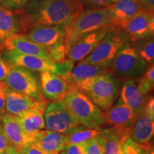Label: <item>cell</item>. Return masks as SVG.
I'll return each mask as SVG.
<instances>
[{
  "instance_id": "obj_1",
  "label": "cell",
  "mask_w": 154,
  "mask_h": 154,
  "mask_svg": "<svg viewBox=\"0 0 154 154\" xmlns=\"http://www.w3.org/2000/svg\"><path fill=\"white\" fill-rule=\"evenodd\" d=\"M84 9L79 0H30L21 9V34L40 26L67 27Z\"/></svg>"
},
{
  "instance_id": "obj_2",
  "label": "cell",
  "mask_w": 154,
  "mask_h": 154,
  "mask_svg": "<svg viewBox=\"0 0 154 154\" xmlns=\"http://www.w3.org/2000/svg\"><path fill=\"white\" fill-rule=\"evenodd\" d=\"M122 82L112 72H109L78 83L74 88L87 96L101 111H106L117 100Z\"/></svg>"
},
{
  "instance_id": "obj_3",
  "label": "cell",
  "mask_w": 154,
  "mask_h": 154,
  "mask_svg": "<svg viewBox=\"0 0 154 154\" xmlns=\"http://www.w3.org/2000/svg\"><path fill=\"white\" fill-rule=\"evenodd\" d=\"M59 101L80 126L94 128L103 125V111L76 88L70 90Z\"/></svg>"
},
{
  "instance_id": "obj_4",
  "label": "cell",
  "mask_w": 154,
  "mask_h": 154,
  "mask_svg": "<svg viewBox=\"0 0 154 154\" xmlns=\"http://www.w3.org/2000/svg\"><path fill=\"white\" fill-rule=\"evenodd\" d=\"M111 21L107 7L84 9L66 27L64 44L67 51L82 36L100 29L111 27Z\"/></svg>"
},
{
  "instance_id": "obj_5",
  "label": "cell",
  "mask_w": 154,
  "mask_h": 154,
  "mask_svg": "<svg viewBox=\"0 0 154 154\" xmlns=\"http://www.w3.org/2000/svg\"><path fill=\"white\" fill-rule=\"evenodd\" d=\"M128 42L124 31L112 26L93 51L79 62L101 65L111 69V63L119 50Z\"/></svg>"
},
{
  "instance_id": "obj_6",
  "label": "cell",
  "mask_w": 154,
  "mask_h": 154,
  "mask_svg": "<svg viewBox=\"0 0 154 154\" xmlns=\"http://www.w3.org/2000/svg\"><path fill=\"white\" fill-rule=\"evenodd\" d=\"M149 65L128 42L121 48L111 65V70L121 81L140 79Z\"/></svg>"
},
{
  "instance_id": "obj_7",
  "label": "cell",
  "mask_w": 154,
  "mask_h": 154,
  "mask_svg": "<svg viewBox=\"0 0 154 154\" xmlns=\"http://www.w3.org/2000/svg\"><path fill=\"white\" fill-rule=\"evenodd\" d=\"M5 82L7 87L13 91L38 100L44 99L41 91L39 75L36 72L12 66Z\"/></svg>"
},
{
  "instance_id": "obj_8",
  "label": "cell",
  "mask_w": 154,
  "mask_h": 154,
  "mask_svg": "<svg viewBox=\"0 0 154 154\" xmlns=\"http://www.w3.org/2000/svg\"><path fill=\"white\" fill-rule=\"evenodd\" d=\"M44 118L47 130L59 134L69 135L80 126L59 101L48 103Z\"/></svg>"
},
{
  "instance_id": "obj_9",
  "label": "cell",
  "mask_w": 154,
  "mask_h": 154,
  "mask_svg": "<svg viewBox=\"0 0 154 154\" xmlns=\"http://www.w3.org/2000/svg\"><path fill=\"white\" fill-rule=\"evenodd\" d=\"M136 116L128 106L119 100L109 110L103 111V125H107L123 137H127Z\"/></svg>"
},
{
  "instance_id": "obj_10",
  "label": "cell",
  "mask_w": 154,
  "mask_h": 154,
  "mask_svg": "<svg viewBox=\"0 0 154 154\" xmlns=\"http://www.w3.org/2000/svg\"><path fill=\"white\" fill-rule=\"evenodd\" d=\"M130 43L154 36V12L142 10L121 27Z\"/></svg>"
},
{
  "instance_id": "obj_11",
  "label": "cell",
  "mask_w": 154,
  "mask_h": 154,
  "mask_svg": "<svg viewBox=\"0 0 154 154\" xmlns=\"http://www.w3.org/2000/svg\"><path fill=\"white\" fill-rule=\"evenodd\" d=\"M2 57L11 66H20L30 69L36 72H51L55 74L57 72L58 63L42 59L36 56L22 54L14 51L5 50L1 53Z\"/></svg>"
},
{
  "instance_id": "obj_12",
  "label": "cell",
  "mask_w": 154,
  "mask_h": 154,
  "mask_svg": "<svg viewBox=\"0 0 154 154\" xmlns=\"http://www.w3.org/2000/svg\"><path fill=\"white\" fill-rule=\"evenodd\" d=\"M25 35L30 41L44 47L47 51L58 44L64 42L66 26H40L28 31Z\"/></svg>"
},
{
  "instance_id": "obj_13",
  "label": "cell",
  "mask_w": 154,
  "mask_h": 154,
  "mask_svg": "<svg viewBox=\"0 0 154 154\" xmlns=\"http://www.w3.org/2000/svg\"><path fill=\"white\" fill-rule=\"evenodd\" d=\"M39 79L42 96L47 101H59L72 89L62 77L54 72H40Z\"/></svg>"
},
{
  "instance_id": "obj_14",
  "label": "cell",
  "mask_w": 154,
  "mask_h": 154,
  "mask_svg": "<svg viewBox=\"0 0 154 154\" xmlns=\"http://www.w3.org/2000/svg\"><path fill=\"white\" fill-rule=\"evenodd\" d=\"M111 27L100 29L79 38L67 51V59L74 62L82 61L93 51Z\"/></svg>"
},
{
  "instance_id": "obj_15",
  "label": "cell",
  "mask_w": 154,
  "mask_h": 154,
  "mask_svg": "<svg viewBox=\"0 0 154 154\" xmlns=\"http://www.w3.org/2000/svg\"><path fill=\"white\" fill-rule=\"evenodd\" d=\"M47 104L48 101L46 99H36L8 88L5 109L6 112L11 115L18 116L32 109H39L44 112Z\"/></svg>"
},
{
  "instance_id": "obj_16",
  "label": "cell",
  "mask_w": 154,
  "mask_h": 154,
  "mask_svg": "<svg viewBox=\"0 0 154 154\" xmlns=\"http://www.w3.org/2000/svg\"><path fill=\"white\" fill-rule=\"evenodd\" d=\"M31 143L48 154H59L69 144L68 136L49 130H40L32 134Z\"/></svg>"
},
{
  "instance_id": "obj_17",
  "label": "cell",
  "mask_w": 154,
  "mask_h": 154,
  "mask_svg": "<svg viewBox=\"0 0 154 154\" xmlns=\"http://www.w3.org/2000/svg\"><path fill=\"white\" fill-rule=\"evenodd\" d=\"M0 124L8 138L9 145L20 151L32 142V134L24 131L16 116L5 113L0 116Z\"/></svg>"
},
{
  "instance_id": "obj_18",
  "label": "cell",
  "mask_w": 154,
  "mask_h": 154,
  "mask_svg": "<svg viewBox=\"0 0 154 154\" xmlns=\"http://www.w3.org/2000/svg\"><path fill=\"white\" fill-rule=\"evenodd\" d=\"M154 134V121L140 111L136 116L131 128L129 137L147 151L153 152L151 140Z\"/></svg>"
},
{
  "instance_id": "obj_19",
  "label": "cell",
  "mask_w": 154,
  "mask_h": 154,
  "mask_svg": "<svg viewBox=\"0 0 154 154\" xmlns=\"http://www.w3.org/2000/svg\"><path fill=\"white\" fill-rule=\"evenodd\" d=\"M4 49L14 51L22 54L36 56L42 59L51 61L48 51L44 47L30 41L24 34H17L10 36L3 42Z\"/></svg>"
},
{
  "instance_id": "obj_20",
  "label": "cell",
  "mask_w": 154,
  "mask_h": 154,
  "mask_svg": "<svg viewBox=\"0 0 154 154\" xmlns=\"http://www.w3.org/2000/svg\"><path fill=\"white\" fill-rule=\"evenodd\" d=\"M107 8L110 14L111 26L120 29L128 21L143 10L136 0H116Z\"/></svg>"
},
{
  "instance_id": "obj_21",
  "label": "cell",
  "mask_w": 154,
  "mask_h": 154,
  "mask_svg": "<svg viewBox=\"0 0 154 154\" xmlns=\"http://www.w3.org/2000/svg\"><path fill=\"white\" fill-rule=\"evenodd\" d=\"M22 13L19 10H11L0 5V43L17 34H21Z\"/></svg>"
},
{
  "instance_id": "obj_22",
  "label": "cell",
  "mask_w": 154,
  "mask_h": 154,
  "mask_svg": "<svg viewBox=\"0 0 154 154\" xmlns=\"http://www.w3.org/2000/svg\"><path fill=\"white\" fill-rule=\"evenodd\" d=\"M146 99L140 93L136 80L128 79L122 83L119 100L128 106L136 115L141 111Z\"/></svg>"
},
{
  "instance_id": "obj_23",
  "label": "cell",
  "mask_w": 154,
  "mask_h": 154,
  "mask_svg": "<svg viewBox=\"0 0 154 154\" xmlns=\"http://www.w3.org/2000/svg\"><path fill=\"white\" fill-rule=\"evenodd\" d=\"M44 111L32 109L16 116L22 129L28 134H32L45 128Z\"/></svg>"
},
{
  "instance_id": "obj_24",
  "label": "cell",
  "mask_w": 154,
  "mask_h": 154,
  "mask_svg": "<svg viewBox=\"0 0 154 154\" xmlns=\"http://www.w3.org/2000/svg\"><path fill=\"white\" fill-rule=\"evenodd\" d=\"M109 72H111V70L107 66L79 62L78 64L73 68L71 72V82L72 88H74V86L78 83L95 76L96 75L105 74Z\"/></svg>"
},
{
  "instance_id": "obj_25",
  "label": "cell",
  "mask_w": 154,
  "mask_h": 154,
  "mask_svg": "<svg viewBox=\"0 0 154 154\" xmlns=\"http://www.w3.org/2000/svg\"><path fill=\"white\" fill-rule=\"evenodd\" d=\"M105 128L101 127L99 128H89L79 126L74 132L68 136L69 144H78L85 143L88 140L94 139L103 134Z\"/></svg>"
},
{
  "instance_id": "obj_26",
  "label": "cell",
  "mask_w": 154,
  "mask_h": 154,
  "mask_svg": "<svg viewBox=\"0 0 154 154\" xmlns=\"http://www.w3.org/2000/svg\"><path fill=\"white\" fill-rule=\"evenodd\" d=\"M144 61L149 65L154 63V38L153 36L140 39L131 43Z\"/></svg>"
},
{
  "instance_id": "obj_27",
  "label": "cell",
  "mask_w": 154,
  "mask_h": 154,
  "mask_svg": "<svg viewBox=\"0 0 154 154\" xmlns=\"http://www.w3.org/2000/svg\"><path fill=\"white\" fill-rule=\"evenodd\" d=\"M103 136L105 138L104 154H120L121 143L126 137H123L111 128H105Z\"/></svg>"
},
{
  "instance_id": "obj_28",
  "label": "cell",
  "mask_w": 154,
  "mask_h": 154,
  "mask_svg": "<svg viewBox=\"0 0 154 154\" xmlns=\"http://www.w3.org/2000/svg\"><path fill=\"white\" fill-rule=\"evenodd\" d=\"M140 93L146 96L154 87V63L149 65L147 70L140 79L136 80Z\"/></svg>"
},
{
  "instance_id": "obj_29",
  "label": "cell",
  "mask_w": 154,
  "mask_h": 154,
  "mask_svg": "<svg viewBox=\"0 0 154 154\" xmlns=\"http://www.w3.org/2000/svg\"><path fill=\"white\" fill-rule=\"evenodd\" d=\"M120 154H153V153L147 151L128 136L122 141Z\"/></svg>"
},
{
  "instance_id": "obj_30",
  "label": "cell",
  "mask_w": 154,
  "mask_h": 154,
  "mask_svg": "<svg viewBox=\"0 0 154 154\" xmlns=\"http://www.w3.org/2000/svg\"><path fill=\"white\" fill-rule=\"evenodd\" d=\"M49 58L54 63H61L66 60L67 49L64 42L58 44L48 50Z\"/></svg>"
},
{
  "instance_id": "obj_31",
  "label": "cell",
  "mask_w": 154,
  "mask_h": 154,
  "mask_svg": "<svg viewBox=\"0 0 154 154\" xmlns=\"http://www.w3.org/2000/svg\"><path fill=\"white\" fill-rule=\"evenodd\" d=\"M105 138L102 135L86 142L85 154H104Z\"/></svg>"
},
{
  "instance_id": "obj_32",
  "label": "cell",
  "mask_w": 154,
  "mask_h": 154,
  "mask_svg": "<svg viewBox=\"0 0 154 154\" xmlns=\"http://www.w3.org/2000/svg\"><path fill=\"white\" fill-rule=\"evenodd\" d=\"M116 0H79L84 9L107 7Z\"/></svg>"
},
{
  "instance_id": "obj_33",
  "label": "cell",
  "mask_w": 154,
  "mask_h": 154,
  "mask_svg": "<svg viewBox=\"0 0 154 154\" xmlns=\"http://www.w3.org/2000/svg\"><path fill=\"white\" fill-rule=\"evenodd\" d=\"M30 0H0V5L11 10L22 9Z\"/></svg>"
},
{
  "instance_id": "obj_34",
  "label": "cell",
  "mask_w": 154,
  "mask_h": 154,
  "mask_svg": "<svg viewBox=\"0 0 154 154\" xmlns=\"http://www.w3.org/2000/svg\"><path fill=\"white\" fill-rule=\"evenodd\" d=\"M8 87L5 82H0V116L6 112L5 104L7 100Z\"/></svg>"
},
{
  "instance_id": "obj_35",
  "label": "cell",
  "mask_w": 154,
  "mask_h": 154,
  "mask_svg": "<svg viewBox=\"0 0 154 154\" xmlns=\"http://www.w3.org/2000/svg\"><path fill=\"white\" fill-rule=\"evenodd\" d=\"M11 65L5 60L0 52V82H5L11 69Z\"/></svg>"
},
{
  "instance_id": "obj_36",
  "label": "cell",
  "mask_w": 154,
  "mask_h": 154,
  "mask_svg": "<svg viewBox=\"0 0 154 154\" xmlns=\"http://www.w3.org/2000/svg\"><path fill=\"white\" fill-rule=\"evenodd\" d=\"M141 111L151 120L154 121V99L153 96L146 98Z\"/></svg>"
},
{
  "instance_id": "obj_37",
  "label": "cell",
  "mask_w": 154,
  "mask_h": 154,
  "mask_svg": "<svg viewBox=\"0 0 154 154\" xmlns=\"http://www.w3.org/2000/svg\"><path fill=\"white\" fill-rule=\"evenodd\" d=\"M86 142L78 144H68L64 150L65 154H85Z\"/></svg>"
},
{
  "instance_id": "obj_38",
  "label": "cell",
  "mask_w": 154,
  "mask_h": 154,
  "mask_svg": "<svg viewBox=\"0 0 154 154\" xmlns=\"http://www.w3.org/2000/svg\"><path fill=\"white\" fill-rule=\"evenodd\" d=\"M9 146H10L9 140L6 136L2 126L0 124V154H5L6 149Z\"/></svg>"
},
{
  "instance_id": "obj_39",
  "label": "cell",
  "mask_w": 154,
  "mask_h": 154,
  "mask_svg": "<svg viewBox=\"0 0 154 154\" xmlns=\"http://www.w3.org/2000/svg\"><path fill=\"white\" fill-rule=\"evenodd\" d=\"M24 154H48L32 143H29L20 150Z\"/></svg>"
},
{
  "instance_id": "obj_40",
  "label": "cell",
  "mask_w": 154,
  "mask_h": 154,
  "mask_svg": "<svg viewBox=\"0 0 154 154\" xmlns=\"http://www.w3.org/2000/svg\"><path fill=\"white\" fill-rule=\"evenodd\" d=\"M143 10L154 12V0H136Z\"/></svg>"
},
{
  "instance_id": "obj_41",
  "label": "cell",
  "mask_w": 154,
  "mask_h": 154,
  "mask_svg": "<svg viewBox=\"0 0 154 154\" xmlns=\"http://www.w3.org/2000/svg\"><path fill=\"white\" fill-rule=\"evenodd\" d=\"M5 154H24L21 151H19L11 146H9L6 149Z\"/></svg>"
},
{
  "instance_id": "obj_42",
  "label": "cell",
  "mask_w": 154,
  "mask_h": 154,
  "mask_svg": "<svg viewBox=\"0 0 154 154\" xmlns=\"http://www.w3.org/2000/svg\"><path fill=\"white\" fill-rule=\"evenodd\" d=\"M3 49H4V48H3L2 44V43H0V51H2Z\"/></svg>"
},
{
  "instance_id": "obj_43",
  "label": "cell",
  "mask_w": 154,
  "mask_h": 154,
  "mask_svg": "<svg viewBox=\"0 0 154 154\" xmlns=\"http://www.w3.org/2000/svg\"><path fill=\"white\" fill-rule=\"evenodd\" d=\"M59 154H65V153H64V151H63V152H61V153H60Z\"/></svg>"
}]
</instances>
